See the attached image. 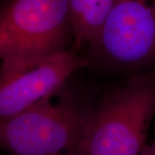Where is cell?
<instances>
[{
	"mask_svg": "<svg viewBox=\"0 0 155 155\" xmlns=\"http://www.w3.org/2000/svg\"><path fill=\"white\" fill-rule=\"evenodd\" d=\"M93 109L61 88L0 122L2 147L11 155H81Z\"/></svg>",
	"mask_w": 155,
	"mask_h": 155,
	"instance_id": "7a4b0ae2",
	"label": "cell"
},
{
	"mask_svg": "<svg viewBox=\"0 0 155 155\" xmlns=\"http://www.w3.org/2000/svg\"><path fill=\"white\" fill-rule=\"evenodd\" d=\"M90 61L73 52L9 57L0 70V122L26 110L63 87Z\"/></svg>",
	"mask_w": 155,
	"mask_h": 155,
	"instance_id": "277c9868",
	"label": "cell"
},
{
	"mask_svg": "<svg viewBox=\"0 0 155 155\" xmlns=\"http://www.w3.org/2000/svg\"><path fill=\"white\" fill-rule=\"evenodd\" d=\"M72 38L69 0H7L3 5L1 60L64 52Z\"/></svg>",
	"mask_w": 155,
	"mask_h": 155,
	"instance_id": "3957f363",
	"label": "cell"
},
{
	"mask_svg": "<svg viewBox=\"0 0 155 155\" xmlns=\"http://www.w3.org/2000/svg\"><path fill=\"white\" fill-rule=\"evenodd\" d=\"M116 0H69L73 44L91 48L99 36Z\"/></svg>",
	"mask_w": 155,
	"mask_h": 155,
	"instance_id": "8992f818",
	"label": "cell"
},
{
	"mask_svg": "<svg viewBox=\"0 0 155 155\" xmlns=\"http://www.w3.org/2000/svg\"><path fill=\"white\" fill-rule=\"evenodd\" d=\"M91 49L113 66L155 67V0H116Z\"/></svg>",
	"mask_w": 155,
	"mask_h": 155,
	"instance_id": "5b68a950",
	"label": "cell"
},
{
	"mask_svg": "<svg viewBox=\"0 0 155 155\" xmlns=\"http://www.w3.org/2000/svg\"><path fill=\"white\" fill-rule=\"evenodd\" d=\"M140 155H155V140L151 144L147 145Z\"/></svg>",
	"mask_w": 155,
	"mask_h": 155,
	"instance_id": "52a82bcc",
	"label": "cell"
},
{
	"mask_svg": "<svg viewBox=\"0 0 155 155\" xmlns=\"http://www.w3.org/2000/svg\"><path fill=\"white\" fill-rule=\"evenodd\" d=\"M155 114V71L106 93L84 128L81 155H140Z\"/></svg>",
	"mask_w": 155,
	"mask_h": 155,
	"instance_id": "6da1fadb",
	"label": "cell"
}]
</instances>
